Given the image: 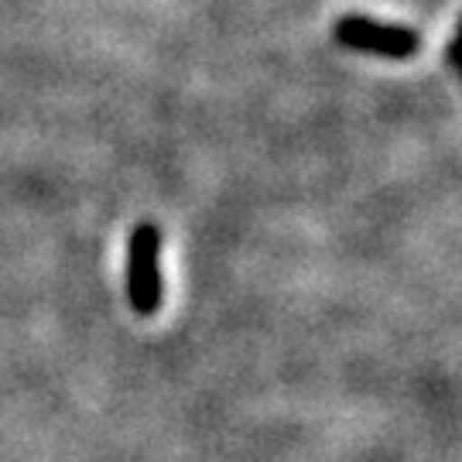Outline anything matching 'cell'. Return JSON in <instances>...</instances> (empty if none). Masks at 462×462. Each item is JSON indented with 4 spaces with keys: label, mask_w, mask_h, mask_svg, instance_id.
Here are the masks:
<instances>
[{
    "label": "cell",
    "mask_w": 462,
    "mask_h": 462,
    "mask_svg": "<svg viewBox=\"0 0 462 462\" xmlns=\"http://www.w3.org/2000/svg\"><path fill=\"white\" fill-rule=\"evenodd\" d=\"M162 233L154 223H137L127 240V301L137 315H151L162 309Z\"/></svg>",
    "instance_id": "6da1fadb"
},
{
    "label": "cell",
    "mask_w": 462,
    "mask_h": 462,
    "mask_svg": "<svg viewBox=\"0 0 462 462\" xmlns=\"http://www.w3.org/2000/svg\"><path fill=\"white\" fill-rule=\"evenodd\" d=\"M332 38L343 49L364 51V55H377V59H411L421 49V34L401 24H383L377 17L366 14H343L332 28Z\"/></svg>",
    "instance_id": "7a4b0ae2"
}]
</instances>
